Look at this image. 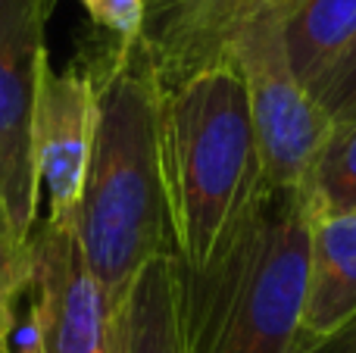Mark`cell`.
<instances>
[{"label": "cell", "mask_w": 356, "mask_h": 353, "mask_svg": "<svg viewBox=\"0 0 356 353\" xmlns=\"http://www.w3.org/2000/svg\"><path fill=\"white\" fill-rule=\"evenodd\" d=\"M79 60L94 79L97 119L75 231L116 319L141 269L169 254L160 85L138 38L97 28Z\"/></svg>", "instance_id": "1"}, {"label": "cell", "mask_w": 356, "mask_h": 353, "mask_svg": "<svg viewBox=\"0 0 356 353\" xmlns=\"http://www.w3.org/2000/svg\"><path fill=\"white\" fill-rule=\"evenodd\" d=\"M160 85V81H156ZM169 254L181 297L219 275L266 204L250 106L232 60L160 88Z\"/></svg>", "instance_id": "2"}, {"label": "cell", "mask_w": 356, "mask_h": 353, "mask_svg": "<svg viewBox=\"0 0 356 353\" xmlns=\"http://www.w3.org/2000/svg\"><path fill=\"white\" fill-rule=\"evenodd\" d=\"M309 206L269 191L253 229L200 291L181 297L184 353H309Z\"/></svg>", "instance_id": "3"}, {"label": "cell", "mask_w": 356, "mask_h": 353, "mask_svg": "<svg viewBox=\"0 0 356 353\" xmlns=\"http://www.w3.org/2000/svg\"><path fill=\"white\" fill-rule=\"evenodd\" d=\"M282 25L278 13L250 19L228 41L225 56L244 81L266 188L303 191L332 119L291 69Z\"/></svg>", "instance_id": "4"}, {"label": "cell", "mask_w": 356, "mask_h": 353, "mask_svg": "<svg viewBox=\"0 0 356 353\" xmlns=\"http://www.w3.org/2000/svg\"><path fill=\"white\" fill-rule=\"evenodd\" d=\"M54 6L56 0H0V206L22 241L38 229L35 106L50 63L44 31Z\"/></svg>", "instance_id": "5"}, {"label": "cell", "mask_w": 356, "mask_h": 353, "mask_svg": "<svg viewBox=\"0 0 356 353\" xmlns=\"http://www.w3.org/2000/svg\"><path fill=\"white\" fill-rule=\"evenodd\" d=\"M29 291V329L41 353H113V316L75 219H47L31 231Z\"/></svg>", "instance_id": "6"}, {"label": "cell", "mask_w": 356, "mask_h": 353, "mask_svg": "<svg viewBox=\"0 0 356 353\" xmlns=\"http://www.w3.org/2000/svg\"><path fill=\"white\" fill-rule=\"evenodd\" d=\"M97 94L81 60L54 72L47 63L35 106V166L50 197V219H75L94 144Z\"/></svg>", "instance_id": "7"}, {"label": "cell", "mask_w": 356, "mask_h": 353, "mask_svg": "<svg viewBox=\"0 0 356 353\" xmlns=\"http://www.w3.org/2000/svg\"><path fill=\"white\" fill-rule=\"evenodd\" d=\"M356 316V213L325 216L309 225V288L307 329L309 347L334 335Z\"/></svg>", "instance_id": "8"}, {"label": "cell", "mask_w": 356, "mask_h": 353, "mask_svg": "<svg viewBox=\"0 0 356 353\" xmlns=\"http://www.w3.org/2000/svg\"><path fill=\"white\" fill-rule=\"evenodd\" d=\"M113 353H184L172 254L150 260L135 279L122 313L113 319Z\"/></svg>", "instance_id": "9"}, {"label": "cell", "mask_w": 356, "mask_h": 353, "mask_svg": "<svg viewBox=\"0 0 356 353\" xmlns=\"http://www.w3.org/2000/svg\"><path fill=\"white\" fill-rule=\"evenodd\" d=\"M294 75L309 94L356 38V0H303L282 25Z\"/></svg>", "instance_id": "10"}, {"label": "cell", "mask_w": 356, "mask_h": 353, "mask_svg": "<svg viewBox=\"0 0 356 353\" xmlns=\"http://www.w3.org/2000/svg\"><path fill=\"white\" fill-rule=\"evenodd\" d=\"M303 200L313 219L356 213V119L332 125L303 185Z\"/></svg>", "instance_id": "11"}, {"label": "cell", "mask_w": 356, "mask_h": 353, "mask_svg": "<svg viewBox=\"0 0 356 353\" xmlns=\"http://www.w3.org/2000/svg\"><path fill=\"white\" fill-rule=\"evenodd\" d=\"M25 291H29V241L13 231L0 206V353L10 344L16 304Z\"/></svg>", "instance_id": "12"}, {"label": "cell", "mask_w": 356, "mask_h": 353, "mask_svg": "<svg viewBox=\"0 0 356 353\" xmlns=\"http://www.w3.org/2000/svg\"><path fill=\"white\" fill-rule=\"evenodd\" d=\"M313 97L325 110V116L332 119V125H344L356 119V38L344 50V56L319 81Z\"/></svg>", "instance_id": "13"}, {"label": "cell", "mask_w": 356, "mask_h": 353, "mask_svg": "<svg viewBox=\"0 0 356 353\" xmlns=\"http://www.w3.org/2000/svg\"><path fill=\"white\" fill-rule=\"evenodd\" d=\"M94 25L119 38H138L144 25V0H81Z\"/></svg>", "instance_id": "14"}, {"label": "cell", "mask_w": 356, "mask_h": 353, "mask_svg": "<svg viewBox=\"0 0 356 353\" xmlns=\"http://www.w3.org/2000/svg\"><path fill=\"white\" fill-rule=\"evenodd\" d=\"M309 353H356V316L347 325H341L334 335L322 338L319 344H313Z\"/></svg>", "instance_id": "15"}, {"label": "cell", "mask_w": 356, "mask_h": 353, "mask_svg": "<svg viewBox=\"0 0 356 353\" xmlns=\"http://www.w3.org/2000/svg\"><path fill=\"white\" fill-rule=\"evenodd\" d=\"M3 353H41V347L35 344V335H31V329H29V331L22 335V341L16 344V347H13V344H6Z\"/></svg>", "instance_id": "16"}, {"label": "cell", "mask_w": 356, "mask_h": 353, "mask_svg": "<svg viewBox=\"0 0 356 353\" xmlns=\"http://www.w3.org/2000/svg\"><path fill=\"white\" fill-rule=\"evenodd\" d=\"M284 3H288V6H291V13H294V10H297V6H300V3H303V0H284Z\"/></svg>", "instance_id": "17"}]
</instances>
